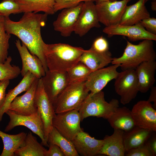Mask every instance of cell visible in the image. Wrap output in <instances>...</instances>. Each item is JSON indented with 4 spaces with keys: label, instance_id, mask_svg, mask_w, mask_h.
Segmentation results:
<instances>
[{
    "label": "cell",
    "instance_id": "obj_2",
    "mask_svg": "<svg viewBox=\"0 0 156 156\" xmlns=\"http://www.w3.org/2000/svg\"><path fill=\"white\" fill-rule=\"evenodd\" d=\"M85 50L65 43L46 44L44 53L48 70L67 72L79 61Z\"/></svg>",
    "mask_w": 156,
    "mask_h": 156
},
{
    "label": "cell",
    "instance_id": "obj_27",
    "mask_svg": "<svg viewBox=\"0 0 156 156\" xmlns=\"http://www.w3.org/2000/svg\"><path fill=\"white\" fill-rule=\"evenodd\" d=\"M22 12L37 13L43 12L48 15L53 14L55 0H17Z\"/></svg>",
    "mask_w": 156,
    "mask_h": 156
},
{
    "label": "cell",
    "instance_id": "obj_12",
    "mask_svg": "<svg viewBox=\"0 0 156 156\" xmlns=\"http://www.w3.org/2000/svg\"><path fill=\"white\" fill-rule=\"evenodd\" d=\"M39 80L36 78L24 94L16 97L10 103L8 110L23 116H29L36 113L38 109L35 93Z\"/></svg>",
    "mask_w": 156,
    "mask_h": 156
},
{
    "label": "cell",
    "instance_id": "obj_20",
    "mask_svg": "<svg viewBox=\"0 0 156 156\" xmlns=\"http://www.w3.org/2000/svg\"><path fill=\"white\" fill-rule=\"evenodd\" d=\"M113 134L106 135L98 155L109 156H124L126 153L124 142V131L119 129H114Z\"/></svg>",
    "mask_w": 156,
    "mask_h": 156
},
{
    "label": "cell",
    "instance_id": "obj_41",
    "mask_svg": "<svg viewBox=\"0 0 156 156\" xmlns=\"http://www.w3.org/2000/svg\"><path fill=\"white\" fill-rule=\"evenodd\" d=\"M10 83V80L0 81V108L3 104L6 96V90Z\"/></svg>",
    "mask_w": 156,
    "mask_h": 156
},
{
    "label": "cell",
    "instance_id": "obj_34",
    "mask_svg": "<svg viewBox=\"0 0 156 156\" xmlns=\"http://www.w3.org/2000/svg\"><path fill=\"white\" fill-rule=\"evenodd\" d=\"M22 13L17 0H3L0 3V16L9 17L11 14Z\"/></svg>",
    "mask_w": 156,
    "mask_h": 156
},
{
    "label": "cell",
    "instance_id": "obj_11",
    "mask_svg": "<svg viewBox=\"0 0 156 156\" xmlns=\"http://www.w3.org/2000/svg\"><path fill=\"white\" fill-rule=\"evenodd\" d=\"M103 31L111 37L116 35L127 36L130 41H135L145 39L156 40V35L147 31L140 23L133 25H124L119 24L105 27Z\"/></svg>",
    "mask_w": 156,
    "mask_h": 156
},
{
    "label": "cell",
    "instance_id": "obj_45",
    "mask_svg": "<svg viewBox=\"0 0 156 156\" xmlns=\"http://www.w3.org/2000/svg\"><path fill=\"white\" fill-rule=\"evenodd\" d=\"M149 0H145V2L146 3L147 1H149Z\"/></svg>",
    "mask_w": 156,
    "mask_h": 156
},
{
    "label": "cell",
    "instance_id": "obj_1",
    "mask_svg": "<svg viewBox=\"0 0 156 156\" xmlns=\"http://www.w3.org/2000/svg\"><path fill=\"white\" fill-rule=\"evenodd\" d=\"M47 16L45 13L24 12L17 21L4 17L6 32L17 37L31 54L40 59L46 72L48 70L44 53L46 43L42 37L41 30L45 25Z\"/></svg>",
    "mask_w": 156,
    "mask_h": 156
},
{
    "label": "cell",
    "instance_id": "obj_31",
    "mask_svg": "<svg viewBox=\"0 0 156 156\" xmlns=\"http://www.w3.org/2000/svg\"><path fill=\"white\" fill-rule=\"evenodd\" d=\"M92 72L84 64L79 61L67 72L69 84L86 81Z\"/></svg>",
    "mask_w": 156,
    "mask_h": 156
},
{
    "label": "cell",
    "instance_id": "obj_7",
    "mask_svg": "<svg viewBox=\"0 0 156 156\" xmlns=\"http://www.w3.org/2000/svg\"><path fill=\"white\" fill-rule=\"evenodd\" d=\"M115 79V90L120 96V103L123 105L129 103L135 98L139 92L135 69L122 70L119 73Z\"/></svg>",
    "mask_w": 156,
    "mask_h": 156
},
{
    "label": "cell",
    "instance_id": "obj_3",
    "mask_svg": "<svg viewBox=\"0 0 156 156\" xmlns=\"http://www.w3.org/2000/svg\"><path fill=\"white\" fill-rule=\"evenodd\" d=\"M153 40L145 39L134 44L126 40L127 45L122 55L114 57L111 63L119 64L122 70L134 69L142 62L155 60L156 53Z\"/></svg>",
    "mask_w": 156,
    "mask_h": 156
},
{
    "label": "cell",
    "instance_id": "obj_24",
    "mask_svg": "<svg viewBox=\"0 0 156 156\" xmlns=\"http://www.w3.org/2000/svg\"><path fill=\"white\" fill-rule=\"evenodd\" d=\"M107 119L114 129H119L124 132L129 131L136 126L131 110L125 107L117 108Z\"/></svg>",
    "mask_w": 156,
    "mask_h": 156
},
{
    "label": "cell",
    "instance_id": "obj_35",
    "mask_svg": "<svg viewBox=\"0 0 156 156\" xmlns=\"http://www.w3.org/2000/svg\"><path fill=\"white\" fill-rule=\"evenodd\" d=\"M98 0H55L54 11L55 13L57 11L65 8L76 6L81 2L87 1L95 2Z\"/></svg>",
    "mask_w": 156,
    "mask_h": 156
},
{
    "label": "cell",
    "instance_id": "obj_43",
    "mask_svg": "<svg viewBox=\"0 0 156 156\" xmlns=\"http://www.w3.org/2000/svg\"><path fill=\"white\" fill-rule=\"evenodd\" d=\"M151 8L152 10L155 11L156 10V0H153L151 2Z\"/></svg>",
    "mask_w": 156,
    "mask_h": 156
},
{
    "label": "cell",
    "instance_id": "obj_4",
    "mask_svg": "<svg viewBox=\"0 0 156 156\" xmlns=\"http://www.w3.org/2000/svg\"><path fill=\"white\" fill-rule=\"evenodd\" d=\"M119 107L116 99H112L109 103L105 101L104 92L101 90L93 94L89 93L78 110L81 121L90 116L107 119Z\"/></svg>",
    "mask_w": 156,
    "mask_h": 156
},
{
    "label": "cell",
    "instance_id": "obj_29",
    "mask_svg": "<svg viewBox=\"0 0 156 156\" xmlns=\"http://www.w3.org/2000/svg\"><path fill=\"white\" fill-rule=\"evenodd\" d=\"M27 134L21 132L11 135L0 130V137L3 144V148L0 156H14L15 152L24 144Z\"/></svg>",
    "mask_w": 156,
    "mask_h": 156
},
{
    "label": "cell",
    "instance_id": "obj_30",
    "mask_svg": "<svg viewBox=\"0 0 156 156\" xmlns=\"http://www.w3.org/2000/svg\"><path fill=\"white\" fill-rule=\"evenodd\" d=\"M48 144H55L61 149L65 156H78L72 141L61 135L54 127L49 133Z\"/></svg>",
    "mask_w": 156,
    "mask_h": 156
},
{
    "label": "cell",
    "instance_id": "obj_9",
    "mask_svg": "<svg viewBox=\"0 0 156 156\" xmlns=\"http://www.w3.org/2000/svg\"><path fill=\"white\" fill-rule=\"evenodd\" d=\"M131 0L105 1L95 4L99 22L105 27L119 24L127 5Z\"/></svg>",
    "mask_w": 156,
    "mask_h": 156
},
{
    "label": "cell",
    "instance_id": "obj_13",
    "mask_svg": "<svg viewBox=\"0 0 156 156\" xmlns=\"http://www.w3.org/2000/svg\"><path fill=\"white\" fill-rule=\"evenodd\" d=\"M131 111L136 126L156 131V110L151 103L147 101H139Z\"/></svg>",
    "mask_w": 156,
    "mask_h": 156
},
{
    "label": "cell",
    "instance_id": "obj_26",
    "mask_svg": "<svg viewBox=\"0 0 156 156\" xmlns=\"http://www.w3.org/2000/svg\"><path fill=\"white\" fill-rule=\"evenodd\" d=\"M36 77L28 72L19 83L14 88L9 90L6 94L4 101L0 108V122L4 114L8 109L9 106L14 99L21 93L27 91Z\"/></svg>",
    "mask_w": 156,
    "mask_h": 156
},
{
    "label": "cell",
    "instance_id": "obj_37",
    "mask_svg": "<svg viewBox=\"0 0 156 156\" xmlns=\"http://www.w3.org/2000/svg\"><path fill=\"white\" fill-rule=\"evenodd\" d=\"M126 156H153L151 152L144 144L126 152Z\"/></svg>",
    "mask_w": 156,
    "mask_h": 156
},
{
    "label": "cell",
    "instance_id": "obj_17",
    "mask_svg": "<svg viewBox=\"0 0 156 156\" xmlns=\"http://www.w3.org/2000/svg\"><path fill=\"white\" fill-rule=\"evenodd\" d=\"M40 79L44 90L52 103L69 84L67 72L48 70Z\"/></svg>",
    "mask_w": 156,
    "mask_h": 156
},
{
    "label": "cell",
    "instance_id": "obj_5",
    "mask_svg": "<svg viewBox=\"0 0 156 156\" xmlns=\"http://www.w3.org/2000/svg\"><path fill=\"white\" fill-rule=\"evenodd\" d=\"M85 81L69 84L60 94L53 103L56 114L78 110L89 93Z\"/></svg>",
    "mask_w": 156,
    "mask_h": 156
},
{
    "label": "cell",
    "instance_id": "obj_28",
    "mask_svg": "<svg viewBox=\"0 0 156 156\" xmlns=\"http://www.w3.org/2000/svg\"><path fill=\"white\" fill-rule=\"evenodd\" d=\"M47 150L30 131L27 134L24 144L15 152L14 154L18 156H46Z\"/></svg>",
    "mask_w": 156,
    "mask_h": 156
},
{
    "label": "cell",
    "instance_id": "obj_6",
    "mask_svg": "<svg viewBox=\"0 0 156 156\" xmlns=\"http://www.w3.org/2000/svg\"><path fill=\"white\" fill-rule=\"evenodd\" d=\"M5 113L9 116L10 121L5 129V132L11 131L16 126H24L40 138L42 145L49 147L45 140L44 124L38 110L35 113L29 116L19 115L9 110Z\"/></svg>",
    "mask_w": 156,
    "mask_h": 156
},
{
    "label": "cell",
    "instance_id": "obj_32",
    "mask_svg": "<svg viewBox=\"0 0 156 156\" xmlns=\"http://www.w3.org/2000/svg\"><path fill=\"white\" fill-rule=\"evenodd\" d=\"M12 60V57L8 56L3 63H0V81L14 79L21 74L19 67L11 64Z\"/></svg>",
    "mask_w": 156,
    "mask_h": 156
},
{
    "label": "cell",
    "instance_id": "obj_15",
    "mask_svg": "<svg viewBox=\"0 0 156 156\" xmlns=\"http://www.w3.org/2000/svg\"><path fill=\"white\" fill-rule=\"evenodd\" d=\"M99 23L96 4L93 2H84L74 32L79 36H83L91 28L100 27Z\"/></svg>",
    "mask_w": 156,
    "mask_h": 156
},
{
    "label": "cell",
    "instance_id": "obj_23",
    "mask_svg": "<svg viewBox=\"0 0 156 156\" xmlns=\"http://www.w3.org/2000/svg\"><path fill=\"white\" fill-rule=\"evenodd\" d=\"M111 53H100L91 49L85 50L81 56L80 61L92 71L103 68L111 63L113 59Z\"/></svg>",
    "mask_w": 156,
    "mask_h": 156
},
{
    "label": "cell",
    "instance_id": "obj_19",
    "mask_svg": "<svg viewBox=\"0 0 156 156\" xmlns=\"http://www.w3.org/2000/svg\"><path fill=\"white\" fill-rule=\"evenodd\" d=\"M79 154L83 156L98 155L103 142V139L98 140L82 131L71 140Z\"/></svg>",
    "mask_w": 156,
    "mask_h": 156
},
{
    "label": "cell",
    "instance_id": "obj_21",
    "mask_svg": "<svg viewBox=\"0 0 156 156\" xmlns=\"http://www.w3.org/2000/svg\"><path fill=\"white\" fill-rule=\"evenodd\" d=\"M156 70L155 60L144 62L135 68L139 91L146 93L153 86Z\"/></svg>",
    "mask_w": 156,
    "mask_h": 156
},
{
    "label": "cell",
    "instance_id": "obj_36",
    "mask_svg": "<svg viewBox=\"0 0 156 156\" xmlns=\"http://www.w3.org/2000/svg\"><path fill=\"white\" fill-rule=\"evenodd\" d=\"M100 53H105L109 51V46L107 40L102 36L96 38L90 48Z\"/></svg>",
    "mask_w": 156,
    "mask_h": 156
},
{
    "label": "cell",
    "instance_id": "obj_33",
    "mask_svg": "<svg viewBox=\"0 0 156 156\" xmlns=\"http://www.w3.org/2000/svg\"><path fill=\"white\" fill-rule=\"evenodd\" d=\"M10 37L11 35L5 30L4 17L0 16V63H3L8 57Z\"/></svg>",
    "mask_w": 156,
    "mask_h": 156
},
{
    "label": "cell",
    "instance_id": "obj_42",
    "mask_svg": "<svg viewBox=\"0 0 156 156\" xmlns=\"http://www.w3.org/2000/svg\"><path fill=\"white\" fill-rule=\"evenodd\" d=\"M150 95L148 99L147 100L149 102H153V108L156 109V87L153 86L151 88Z\"/></svg>",
    "mask_w": 156,
    "mask_h": 156
},
{
    "label": "cell",
    "instance_id": "obj_39",
    "mask_svg": "<svg viewBox=\"0 0 156 156\" xmlns=\"http://www.w3.org/2000/svg\"><path fill=\"white\" fill-rule=\"evenodd\" d=\"M145 144L149 149L153 156H156V133L153 131L148 139Z\"/></svg>",
    "mask_w": 156,
    "mask_h": 156
},
{
    "label": "cell",
    "instance_id": "obj_8",
    "mask_svg": "<svg viewBox=\"0 0 156 156\" xmlns=\"http://www.w3.org/2000/svg\"><path fill=\"white\" fill-rule=\"evenodd\" d=\"M81 117L78 110L74 109L56 114L52 125L63 136L72 140L80 132Z\"/></svg>",
    "mask_w": 156,
    "mask_h": 156
},
{
    "label": "cell",
    "instance_id": "obj_44",
    "mask_svg": "<svg viewBox=\"0 0 156 156\" xmlns=\"http://www.w3.org/2000/svg\"><path fill=\"white\" fill-rule=\"evenodd\" d=\"M117 0H98L97 2L96 3V4L98 3H99L101 1H117Z\"/></svg>",
    "mask_w": 156,
    "mask_h": 156
},
{
    "label": "cell",
    "instance_id": "obj_14",
    "mask_svg": "<svg viewBox=\"0 0 156 156\" xmlns=\"http://www.w3.org/2000/svg\"><path fill=\"white\" fill-rule=\"evenodd\" d=\"M119 64H113L106 68L92 71L85 81V85L91 94L101 91L111 81L115 79L119 72Z\"/></svg>",
    "mask_w": 156,
    "mask_h": 156
},
{
    "label": "cell",
    "instance_id": "obj_40",
    "mask_svg": "<svg viewBox=\"0 0 156 156\" xmlns=\"http://www.w3.org/2000/svg\"><path fill=\"white\" fill-rule=\"evenodd\" d=\"M49 149L47 150L46 156H65L63 152L57 145L49 144Z\"/></svg>",
    "mask_w": 156,
    "mask_h": 156
},
{
    "label": "cell",
    "instance_id": "obj_25",
    "mask_svg": "<svg viewBox=\"0 0 156 156\" xmlns=\"http://www.w3.org/2000/svg\"><path fill=\"white\" fill-rule=\"evenodd\" d=\"M153 131L137 126L129 131H124V142L126 152L144 144Z\"/></svg>",
    "mask_w": 156,
    "mask_h": 156
},
{
    "label": "cell",
    "instance_id": "obj_18",
    "mask_svg": "<svg viewBox=\"0 0 156 156\" xmlns=\"http://www.w3.org/2000/svg\"><path fill=\"white\" fill-rule=\"evenodd\" d=\"M15 44L22 61L21 74L22 77H23L28 72L39 79L44 77L46 72L40 59L36 55L31 54L23 43L21 44L19 39L16 40Z\"/></svg>",
    "mask_w": 156,
    "mask_h": 156
},
{
    "label": "cell",
    "instance_id": "obj_38",
    "mask_svg": "<svg viewBox=\"0 0 156 156\" xmlns=\"http://www.w3.org/2000/svg\"><path fill=\"white\" fill-rule=\"evenodd\" d=\"M140 23L147 31L156 35V18L150 17L142 20Z\"/></svg>",
    "mask_w": 156,
    "mask_h": 156
},
{
    "label": "cell",
    "instance_id": "obj_22",
    "mask_svg": "<svg viewBox=\"0 0 156 156\" xmlns=\"http://www.w3.org/2000/svg\"><path fill=\"white\" fill-rule=\"evenodd\" d=\"M145 0H139L134 4L127 6L119 24L133 25L142 20L150 17L145 5Z\"/></svg>",
    "mask_w": 156,
    "mask_h": 156
},
{
    "label": "cell",
    "instance_id": "obj_16",
    "mask_svg": "<svg viewBox=\"0 0 156 156\" xmlns=\"http://www.w3.org/2000/svg\"><path fill=\"white\" fill-rule=\"evenodd\" d=\"M84 2L77 6L62 9L53 23L55 30L64 37L70 36L74 31Z\"/></svg>",
    "mask_w": 156,
    "mask_h": 156
},
{
    "label": "cell",
    "instance_id": "obj_10",
    "mask_svg": "<svg viewBox=\"0 0 156 156\" xmlns=\"http://www.w3.org/2000/svg\"><path fill=\"white\" fill-rule=\"evenodd\" d=\"M35 100L44 124L45 140L48 143V135L53 128L52 122L56 114L52 103L44 90L41 79H39L36 89Z\"/></svg>",
    "mask_w": 156,
    "mask_h": 156
}]
</instances>
